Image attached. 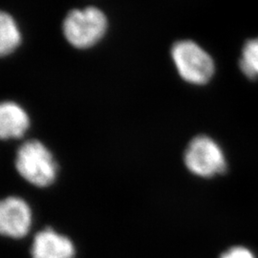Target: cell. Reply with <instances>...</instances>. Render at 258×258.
Here are the masks:
<instances>
[{"instance_id": "ba28073f", "label": "cell", "mask_w": 258, "mask_h": 258, "mask_svg": "<svg viewBox=\"0 0 258 258\" xmlns=\"http://www.w3.org/2000/svg\"><path fill=\"white\" fill-rule=\"evenodd\" d=\"M23 36L17 19L9 12L2 11L0 15V54L9 56L22 44Z\"/></svg>"}, {"instance_id": "5b68a950", "label": "cell", "mask_w": 258, "mask_h": 258, "mask_svg": "<svg viewBox=\"0 0 258 258\" xmlns=\"http://www.w3.org/2000/svg\"><path fill=\"white\" fill-rule=\"evenodd\" d=\"M32 210L22 198L10 196L0 204V231L3 235L19 239L27 235L32 226Z\"/></svg>"}, {"instance_id": "3957f363", "label": "cell", "mask_w": 258, "mask_h": 258, "mask_svg": "<svg viewBox=\"0 0 258 258\" xmlns=\"http://www.w3.org/2000/svg\"><path fill=\"white\" fill-rule=\"evenodd\" d=\"M16 167L24 180L38 187L53 184L58 170L52 152L38 140H30L19 147Z\"/></svg>"}, {"instance_id": "52a82bcc", "label": "cell", "mask_w": 258, "mask_h": 258, "mask_svg": "<svg viewBox=\"0 0 258 258\" xmlns=\"http://www.w3.org/2000/svg\"><path fill=\"white\" fill-rule=\"evenodd\" d=\"M31 119L25 108L15 101L0 105V136L3 140L22 138L30 128Z\"/></svg>"}, {"instance_id": "6da1fadb", "label": "cell", "mask_w": 258, "mask_h": 258, "mask_svg": "<svg viewBox=\"0 0 258 258\" xmlns=\"http://www.w3.org/2000/svg\"><path fill=\"white\" fill-rule=\"evenodd\" d=\"M109 28L106 14L96 6L76 8L67 13L62 21V35L69 45L78 50L97 46Z\"/></svg>"}, {"instance_id": "8992f818", "label": "cell", "mask_w": 258, "mask_h": 258, "mask_svg": "<svg viewBox=\"0 0 258 258\" xmlns=\"http://www.w3.org/2000/svg\"><path fill=\"white\" fill-rule=\"evenodd\" d=\"M32 258H75L74 243L53 229L38 231L31 249Z\"/></svg>"}, {"instance_id": "30bf717a", "label": "cell", "mask_w": 258, "mask_h": 258, "mask_svg": "<svg viewBox=\"0 0 258 258\" xmlns=\"http://www.w3.org/2000/svg\"><path fill=\"white\" fill-rule=\"evenodd\" d=\"M220 258H255V256L249 249L237 246L223 252Z\"/></svg>"}, {"instance_id": "9c48e42d", "label": "cell", "mask_w": 258, "mask_h": 258, "mask_svg": "<svg viewBox=\"0 0 258 258\" xmlns=\"http://www.w3.org/2000/svg\"><path fill=\"white\" fill-rule=\"evenodd\" d=\"M240 70L250 80L258 79V37L249 39L242 48Z\"/></svg>"}, {"instance_id": "7a4b0ae2", "label": "cell", "mask_w": 258, "mask_h": 258, "mask_svg": "<svg viewBox=\"0 0 258 258\" xmlns=\"http://www.w3.org/2000/svg\"><path fill=\"white\" fill-rule=\"evenodd\" d=\"M170 57L179 77L192 85H205L215 73V63L203 47L191 39L175 41Z\"/></svg>"}, {"instance_id": "277c9868", "label": "cell", "mask_w": 258, "mask_h": 258, "mask_svg": "<svg viewBox=\"0 0 258 258\" xmlns=\"http://www.w3.org/2000/svg\"><path fill=\"white\" fill-rule=\"evenodd\" d=\"M184 165L194 175L211 178L227 169V161L220 146L207 135L194 137L184 150Z\"/></svg>"}]
</instances>
